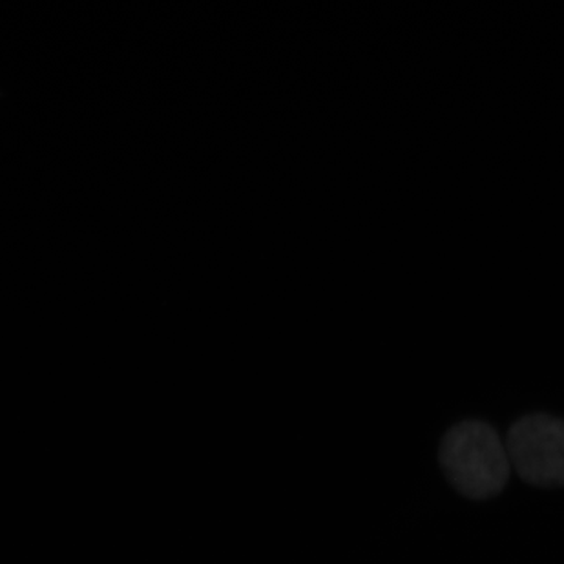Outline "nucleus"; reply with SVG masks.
<instances>
[{
    "label": "nucleus",
    "instance_id": "obj_1",
    "mask_svg": "<svg viewBox=\"0 0 564 564\" xmlns=\"http://www.w3.org/2000/svg\"><path fill=\"white\" fill-rule=\"evenodd\" d=\"M441 464L453 488L475 501L501 494L510 479L506 442L482 421L458 422L444 435Z\"/></svg>",
    "mask_w": 564,
    "mask_h": 564
},
{
    "label": "nucleus",
    "instance_id": "obj_2",
    "mask_svg": "<svg viewBox=\"0 0 564 564\" xmlns=\"http://www.w3.org/2000/svg\"><path fill=\"white\" fill-rule=\"evenodd\" d=\"M506 447L511 466L533 486H564V421L528 415L510 427Z\"/></svg>",
    "mask_w": 564,
    "mask_h": 564
}]
</instances>
